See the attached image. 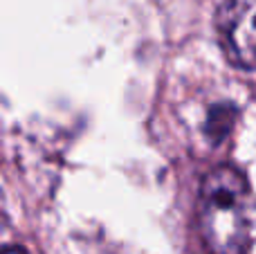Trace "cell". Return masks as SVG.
Segmentation results:
<instances>
[{
  "label": "cell",
  "mask_w": 256,
  "mask_h": 254,
  "mask_svg": "<svg viewBox=\"0 0 256 254\" xmlns=\"http://www.w3.org/2000/svg\"><path fill=\"white\" fill-rule=\"evenodd\" d=\"M216 25L227 58L243 70H256V0H225Z\"/></svg>",
  "instance_id": "obj_2"
},
{
  "label": "cell",
  "mask_w": 256,
  "mask_h": 254,
  "mask_svg": "<svg viewBox=\"0 0 256 254\" xmlns=\"http://www.w3.org/2000/svg\"><path fill=\"white\" fill-rule=\"evenodd\" d=\"M198 230L212 254H245L256 236V200L234 166L209 171L200 187Z\"/></svg>",
  "instance_id": "obj_1"
},
{
  "label": "cell",
  "mask_w": 256,
  "mask_h": 254,
  "mask_svg": "<svg viewBox=\"0 0 256 254\" xmlns=\"http://www.w3.org/2000/svg\"><path fill=\"white\" fill-rule=\"evenodd\" d=\"M2 254H27V252L22 250V248H7Z\"/></svg>",
  "instance_id": "obj_3"
}]
</instances>
